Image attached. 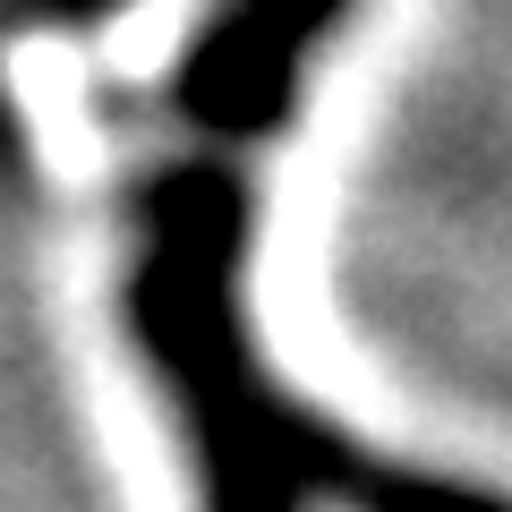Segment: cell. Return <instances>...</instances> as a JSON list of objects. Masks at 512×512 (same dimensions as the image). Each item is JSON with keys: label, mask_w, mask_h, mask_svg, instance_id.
Masks as SVG:
<instances>
[{"label": "cell", "mask_w": 512, "mask_h": 512, "mask_svg": "<svg viewBox=\"0 0 512 512\" xmlns=\"http://www.w3.org/2000/svg\"><path fill=\"white\" fill-rule=\"evenodd\" d=\"M359 0H214L154 94H94L137 163L111 188L120 325L188 436L205 512H512V495L367 453L265 367L248 248L265 163L316 86V52Z\"/></svg>", "instance_id": "1"}]
</instances>
